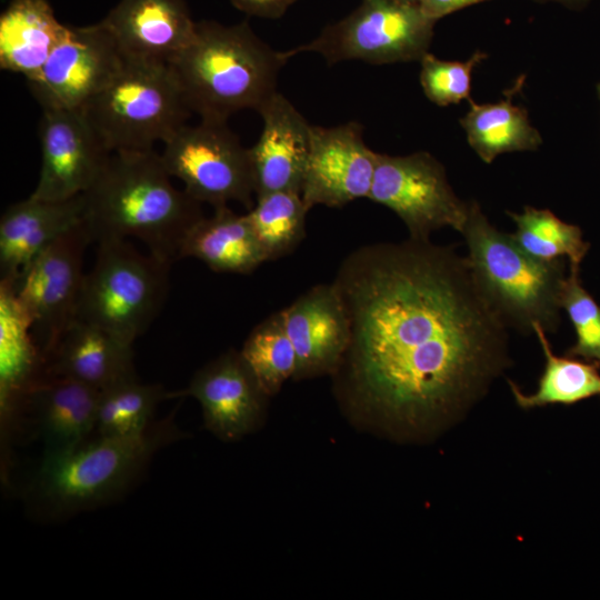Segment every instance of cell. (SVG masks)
<instances>
[{"instance_id":"9","label":"cell","mask_w":600,"mask_h":600,"mask_svg":"<svg viewBox=\"0 0 600 600\" xmlns=\"http://www.w3.org/2000/svg\"><path fill=\"white\" fill-rule=\"evenodd\" d=\"M171 177L182 181L197 201L213 209L230 201L253 207V181L249 150L228 127V121L204 120L182 126L160 153Z\"/></svg>"},{"instance_id":"4","label":"cell","mask_w":600,"mask_h":600,"mask_svg":"<svg viewBox=\"0 0 600 600\" xmlns=\"http://www.w3.org/2000/svg\"><path fill=\"white\" fill-rule=\"evenodd\" d=\"M173 412L141 436H92L77 448L43 456L28 488V503L41 518L61 519L123 496L147 471L156 453L181 438Z\"/></svg>"},{"instance_id":"18","label":"cell","mask_w":600,"mask_h":600,"mask_svg":"<svg viewBox=\"0 0 600 600\" xmlns=\"http://www.w3.org/2000/svg\"><path fill=\"white\" fill-rule=\"evenodd\" d=\"M101 23L127 59L167 64L190 42L197 24L184 0H120Z\"/></svg>"},{"instance_id":"13","label":"cell","mask_w":600,"mask_h":600,"mask_svg":"<svg viewBox=\"0 0 600 600\" xmlns=\"http://www.w3.org/2000/svg\"><path fill=\"white\" fill-rule=\"evenodd\" d=\"M377 154L366 144L359 122L336 127L311 126L301 192L308 209L317 204L340 208L368 198Z\"/></svg>"},{"instance_id":"36","label":"cell","mask_w":600,"mask_h":600,"mask_svg":"<svg viewBox=\"0 0 600 600\" xmlns=\"http://www.w3.org/2000/svg\"><path fill=\"white\" fill-rule=\"evenodd\" d=\"M561 1H578V0H561Z\"/></svg>"},{"instance_id":"30","label":"cell","mask_w":600,"mask_h":600,"mask_svg":"<svg viewBox=\"0 0 600 600\" xmlns=\"http://www.w3.org/2000/svg\"><path fill=\"white\" fill-rule=\"evenodd\" d=\"M240 353L269 397L278 393L283 383L293 378L297 354L286 329L282 310L270 314L252 329Z\"/></svg>"},{"instance_id":"19","label":"cell","mask_w":600,"mask_h":600,"mask_svg":"<svg viewBox=\"0 0 600 600\" xmlns=\"http://www.w3.org/2000/svg\"><path fill=\"white\" fill-rule=\"evenodd\" d=\"M99 393L72 379L49 374L28 390L21 407L30 412L43 456L72 450L94 434Z\"/></svg>"},{"instance_id":"27","label":"cell","mask_w":600,"mask_h":600,"mask_svg":"<svg viewBox=\"0 0 600 600\" xmlns=\"http://www.w3.org/2000/svg\"><path fill=\"white\" fill-rule=\"evenodd\" d=\"M171 392L160 384L129 379L99 393L94 434L106 438H133L153 424L157 407Z\"/></svg>"},{"instance_id":"17","label":"cell","mask_w":600,"mask_h":600,"mask_svg":"<svg viewBox=\"0 0 600 600\" xmlns=\"http://www.w3.org/2000/svg\"><path fill=\"white\" fill-rule=\"evenodd\" d=\"M262 130L248 148L256 198L272 192H302L311 124L280 92L258 111Z\"/></svg>"},{"instance_id":"35","label":"cell","mask_w":600,"mask_h":600,"mask_svg":"<svg viewBox=\"0 0 600 600\" xmlns=\"http://www.w3.org/2000/svg\"><path fill=\"white\" fill-rule=\"evenodd\" d=\"M399 1H403V2H410V3H417V4H419V1H420V0H399Z\"/></svg>"},{"instance_id":"1","label":"cell","mask_w":600,"mask_h":600,"mask_svg":"<svg viewBox=\"0 0 600 600\" xmlns=\"http://www.w3.org/2000/svg\"><path fill=\"white\" fill-rule=\"evenodd\" d=\"M333 283L349 319L333 389L362 420L424 430L472 403L508 364V327L452 246H361Z\"/></svg>"},{"instance_id":"20","label":"cell","mask_w":600,"mask_h":600,"mask_svg":"<svg viewBox=\"0 0 600 600\" xmlns=\"http://www.w3.org/2000/svg\"><path fill=\"white\" fill-rule=\"evenodd\" d=\"M44 368L46 374L69 378L98 391L137 378L132 344L78 319L47 356Z\"/></svg>"},{"instance_id":"28","label":"cell","mask_w":600,"mask_h":600,"mask_svg":"<svg viewBox=\"0 0 600 600\" xmlns=\"http://www.w3.org/2000/svg\"><path fill=\"white\" fill-rule=\"evenodd\" d=\"M507 213L517 228L510 234L527 253L544 261L567 258L569 270L580 271L590 244L578 226L564 222L548 209L524 207L520 213Z\"/></svg>"},{"instance_id":"6","label":"cell","mask_w":600,"mask_h":600,"mask_svg":"<svg viewBox=\"0 0 600 600\" xmlns=\"http://www.w3.org/2000/svg\"><path fill=\"white\" fill-rule=\"evenodd\" d=\"M81 111L109 152L153 149L192 113L170 64L131 59Z\"/></svg>"},{"instance_id":"16","label":"cell","mask_w":600,"mask_h":600,"mask_svg":"<svg viewBox=\"0 0 600 600\" xmlns=\"http://www.w3.org/2000/svg\"><path fill=\"white\" fill-rule=\"evenodd\" d=\"M297 354L293 380L332 376L349 342V319L331 283L316 284L282 309Z\"/></svg>"},{"instance_id":"26","label":"cell","mask_w":600,"mask_h":600,"mask_svg":"<svg viewBox=\"0 0 600 600\" xmlns=\"http://www.w3.org/2000/svg\"><path fill=\"white\" fill-rule=\"evenodd\" d=\"M533 334L544 353L546 364L538 388L531 394L523 393L513 381H508L514 401L520 408L532 409L554 403L572 404L600 396L599 363L583 362L568 354L556 356L547 332L539 324L533 327Z\"/></svg>"},{"instance_id":"23","label":"cell","mask_w":600,"mask_h":600,"mask_svg":"<svg viewBox=\"0 0 600 600\" xmlns=\"http://www.w3.org/2000/svg\"><path fill=\"white\" fill-rule=\"evenodd\" d=\"M196 258L216 272L248 274L267 261L247 214L228 206L201 218L188 232L181 258Z\"/></svg>"},{"instance_id":"5","label":"cell","mask_w":600,"mask_h":600,"mask_svg":"<svg viewBox=\"0 0 600 600\" xmlns=\"http://www.w3.org/2000/svg\"><path fill=\"white\" fill-rule=\"evenodd\" d=\"M461 234L476 282L504 324L527 334L536 324L547 333L557 331L568 276L564 259L530 256L510 233L498 230L476 201L469 203Z\"/></svg>"},{"instance_id":"24","label":"cell","mask_w":600,"mask_h":600,"mask_svg":"<svg viewBox=\"0 0 600 600\" xmlns=\"http://www.w3.org/2000/svg\"><path fill=\"white\" fill-rule=\"evenodd\" d=\"M1 406L17 411L28 390L46 376L44 360L32 333V321L11 282H0Z\"/></svg>"},{"instance_id":"11","label":"cell","mask_w":600,"mask_h":600,"mask_svg":"<svg viewBox=\"0 0 600 600\" xmlns=\"http://www.w3.org/2000/svg\"><path fill=\"white\" fill-rule=\"evenodd\" d=\"M368 199L392 210L416 240H430L433 231L444 227L461 233L469 212V203L454 193L443 166L426 151L378 153Z\"/></svg>"},{"instance_id":"31","label":"cell","mask_w":600,"mask_h":600,"mask_svg":"<svg viewBox=\"0 0 600 600\" xmlns=\"http://www.w3.org/2000/svg\"><path fill=\"white\" fill-rule=\"evenodd\" d=\"M561 308L567 312L577 338L567 354L600 364V306L583 288L579 271L569 270L561 292Z\"/></svg>"},{"instance_id":"12","label":"cell","mask_w":600,"mask_h":600,"mask_svg":"<svg viewBox=\"0 0 600 600\" xmlns=\"http://www.w3.org/2000/svg\"><path fill=\"white\" fill-rule=\"evenodd\" d=\"M127 58L100 22L68 27L28 86L42 110L81 109L119 72Z\"/></svg>"},{"instance_id":"29","label":"cell","mask_w":600,"mask_h":600,"mask_svg":"<svg viewBox=\"0 0 600 600\" xmlns=\"http://www.w3.org/2000/svg\"><path fill=\"white\" fill-rule=\"evenodd\" d=\"M309 212L300 193L280 191L256 198L246 213L267 261L293 252L306 237Z\"/></svg>"},{"instance_id":"8","label":"cell","mask_w":600,"mask_h":600,"mask_svg":"<svg viewBox=\"0 0 600 600\" xmlns=\"http://www.w3.org/2000/svg\"><path fill=\"white\" fill-rule=\"evenodd\" d=\"M434 22L417 3L362 0L347 18L286 53L290 59L314 52L330 64L348 60L371 64L420 61L428 52Z\"/></svg>"},{"instance_id":"22","label":"cell","mask_w":600,"mask_h":600,"mask_svg":"<svg viewBox=\"0 0 600 600\" xmlns=\"http://www.w3.org/2000/svg\"><path fill=\"white\" fill-rule=\"evenodd\" d=\"M68 27L47 0H11L0 17V68L32 78Z\"/></svg>"},{"instance_id":"25","label":"cell","mask_w":600,"mask_h":600,"mask_svg":"<svg viewBox=\"0 0 600 600\" xmlns=\"http://www.w3.org/2000/svg\"><path fill=\"white\" fill-rule=\"evenodd\" d=\"M517 83L508 97L497 103H476L469 99V111L460 120L471 148L486 163L513 151L536 150L542 140L528 119L526 110L512 102Z\"/></svg>"},{"instance_id":"34","label":"cell","mask_w":600,"mask_h":600,"mask_svg":"<svg viewBox=\"0 0 600 600\" xmlns=\"http://www.w3.org/2000/svg\"><path fill=\"white\" fill-rule=\"evenodd\" d=\"M482 1L486 0H420L419 7L427 17L437 21L443 16Z\"/></svg>"},{"instance_id":"2","label":"cell","mask_w":600,"mask_h":600,"mask_svg":"<svg viewBox=\"0 0 600 600\" xmlns=\"http://www.w3.org/2000/svg\"><path fill=\"white\" fill-rule=\"evenodd\" d=\"M171 178L154 149L111 152L82 193L91 241L132 237L171 266L181 259L188 232L204 214L202 203Z\"/></svg>"},{"instance_id":"14","label":"cell","mask_w":600,"mask_h":600,"mask_svg":"<svg viewBox=\"0 0 600 600\" xmlns=\"http://www.w3.org/2000/svg\"><path fill=\"white\" fill-rule=\"evenodd\" d=\"M41 168L33 198L62 201L86 192L111 152L101 144L81 109L42 110Z\"/></svg>"},{"instance_id":"32","label":"cell","mask_w":600,"mask_h":600,"mask_svg":"<svg viewBox=\"0 0 600 600\" xmlns=\"http://www.w3.org/2000/svg\"><path fill=\"white\" fill-rule=\"evenodd\" d=\"M486 58V53L477 51L467 61H447L427 52L420 60L426 97L441 107L469 100L472 70Z\"/></svg>"},{"instance_id":"33","label":"cell","mask_w":600,"mask_h":600,"mask_svg":"<svg viewBox=\"0 0 600 600\" xmlns=\"http://www.w3.org/2000/svg\"><path fill=\"white\" fill-rule=\"evenodd\" d=\"M239 10L262 18H278L296 0H231Z\"/></svg>"},{"instance_id":"21","label":"cell","mask_w":600,"mask_h":600,"mask_svg":"<svg viewBox=\"0 0 600 600\" xmlns=\"http://www.w3.org/2000/svg\"><path fill=\"white\" fill-rule=\"evenodd\" d=\"M82 193L62 201L29 197L0 219L1 279L13 280L44 248L83 220Z\"/></svg>"},{"instance_id":"10","label":"cell","mask_w":600,"mask_h":600,"mask_svg":"<svg viewBox=\"0 0 600 600\" xmlns=\"http://www.w3.org/2000/svg\"><path fill=\"white\" fill-rule=\"evenodd\" d=\"M91 242L82 220L44 248L13 280L6 279L32 321L43 360L77 320L86 276L84 251Z\"/></svg>"},{"instance_id":"15","label":"cell","mask_w":600,"mask_h":600,"mask_svg":"<svg viewBox=\"0 0 600 600\" xmlns=\"http://www.w3.org/2000/svg\"><path fill=\"white\" fill-rule=\"evenodd\" d=\"M190 396L202 410L204 427L223 441H237L263 422L268 399L240 351L229 350L200 368L173 397Z\"/></svg>"},{"instance_id":"7","label":"cell","mask_w":600,"mask_h":600,"mask_svg":"<svg viewBox=\"0 0 600 600\" xmlns=\"http://www.w3.org/2000/svg\"><path fill=\"white\" fill-rule=\"evenodd\" d=\"M97 243L94 264L84 276L77 319L133 344L164 303L171 264L138 251L127 239Z\"/></svg>"},{"instance_id":"3","label":"cell","mask_w":600,"mask_h":600,"mask_svg":"<svg viewBox=\"0 0 600 600\" xmlns=\"http://www.w3.org/2000/svg\"><path fill=\"white\" fill-rule=\"evenodd\" d=\"M242 22H197L190 42L169 63L191 112L200 119L228 121L243 109L259 111L277 92L288 62Z\"/></svg>"}]
</instances>
